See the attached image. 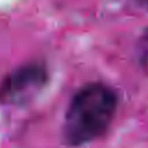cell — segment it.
I'll return each mask as SVG.
<instances>
[{"label":"cell","mask_w":148,"mask_h":148,"mask_svg":"<svg viewBox=\"0 0 148 148\" xmlns=\"http://www.w3.org/2000/svg\"><path fill=\"white\" fill-rule=\"evenodd\" d=\"M118 90L103 81H89L71 96L61 125V141L69 148L92 143L109 132L118 108Z\"/></svg>","instance_id":"6da1fadb"},{"label":"cell","mask_w":148,"mask_h":148,"mask_svg":"<svg viewBox=\"0 0 148 148\" xmlns=\"http://www.w3.org/2000/svg\"><path fill=\"white\" fill-rule=\"evenodd\" d=\"M141 39H142L145 43H147V44H148V25L143 28L142 34H141Z\"/></svg>","instance_id":"3957f363"},{"label":"cell","mask_w":148,"mask_h":148,"mask_svg":"<svg viewBox=\"0 0 148 148\" xmlns=\"http://www.w3.org/2000/svg\"><path fill=\"white\" fill-rule=\"evenodd\" d=\"M50 82V69L43 60L18 65L0 80V104L22 106L32 101Z\"/></svg>","instance_id":"7a4b0ae2"}]
</instances>
